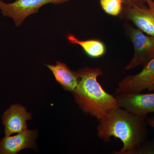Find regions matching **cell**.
<instances>
[{"label": "cell", "mask_w": 154, "mask_h": 154, "mask_svg": "<svg viewBox=\"0 0 154 154\" xmlns=\"http://www.w3.org/2000/svg\"><path fill=\"white\" fill-rule=\"evenodd\" d=\"M31 118V114L25 107L18 104L11 105L2 116L5 135H11L28 129L27 121Z\"/></svg>", "instance_id": "ba28073f"}, {"label": "cell", "mask_w": 154, "mask_h": 154, "mask_svg": "<svg viewBox=\"0 0 154 154\" xmlns=\"http://www.w3.org/2000/svg\"><path fill=\"white\" fill-rule=\"evenodd\" d=\"M146 122L148 125L154 128V121L151 118H147Z\"/></svg>", "instance_id": "9a60e30c"}, {"label": "cell", "mask_w": 154, "mask_h": 154, "mask_svg": "<svg viewBox=\"0 0 154 154\" xmlns=\"http://www.w3.org/2000/svg\"><path fill=\"white\" fill-rule=\"evenodd\" d=\"M115 96L119 107L137 115L154 113V93H123Z\"/></svg>", "instance_id": "8992f818"}, {"label": "cell", "mask_w": 154, "mask_h": 154, "mask_svg": "<svg viewBox=\"0 0 154 154\" xmlns=\"http://www.w3.org/2000/svg\"><path fill=\"white\" fill-rule=\"evenodd\" d=\"M145 8L124 7L121 15L137 28L154 36V0H146Z\"/></svg>", "instance_id": "52a82bcc"}, {"label": "cell", "mask_w": 154, "mask_h": 154, "mask_svg": "<svg viewBox=\"0 0 154 154\" xmlns=\"http://www.w3.org/2000/svg\"><path fill=\"white\" fill-rule=\"evenodd\" d=\"M47 66L65 91L74 92L80 79L78 71L72 70L65 63L59 61H57L55 65H48Z\"/></svg>", "instance_id": "30bf717a"}, {"label": "cell", "mask_w": 154, "mask_h": 154, "mask_svg": "<svg viewBox=\"0 0 154 154\" xmlns=\"http://www.w3.org/2000/svg\"><path fill=\"white\" fill-rule=\"evenodd\" d=\"M127 28L134 49L132 58L124 67V69L130 70L139 66H144L153 59L154 36L130 25H127Z\"/></svg>", "instance_id": "3957f363"}, {"label": "cell", "mask_w": 154, "mask_h": 154, "mask_svg": "<svg viewBox=\"0 0 154 154\" xmlns=\"http://www.w3.org/2000/svg\"><path fill=\"white\" fill-rule=\"evenodd\" d=\"M125 7L145 8L147 6L146 0H122Z\"/></svg>", "instance_id": "5bb4252c"}, {"label": "cell", "mask_w": 154, "mask_h": 154, "mask_svg": "<svg viewBox=\"0 0 154 154\" xmlns=\"http://www.w3.org/2000/svg\"><path fill=\"white\" fill-rule=\"evenodd\" d=\"M147 117V115H135L120 107L113 108L99 120L97 136L106 143L111 141L112 137L121 140L123 147L112 154H131L146 140Z\"/></svg>", "instance_id": "6da1fadb"}, {"label": "cell", "mask_w": 154, "mask_h": 154, "mask_svg": "<svg viewBox=\"0 0 154 154\" xmlns=\"http://www.w3.org/2000/svg\"><path fill=\"white\" fill-rule=\"evenodd\" d=\"M67 39L71 44L78 45L81 46L86 54L91 57H101L104 55L106 51L105 44L99 40H81L71 34H69L67 36Z\"/></svg>", "instance_id": "8fae6325"}, {"label": "cell", "mask_w": 154, "mask_h": 154, "mask_svg": "<svg viewBox=\"0 0 154 154\" xmlns=\"http://www.w3.org/2000/svg\"><path fill=\"white\" fill-rule=\"evenodd\" d=\"M131 154H154V139L144 142L134 150Z\"/></svg>", "instance_id": "4fadbf2b"}, {"label": "cell", "mask_w": 154, "mask_h": 154, "mask_svg": "<svg viewBox=\"0 0 154 154\" xmlns=\"http://www.w3.org/2000/svg\"><path fill=\"white\" fill-rule=\"evenodd\" d=\"M36 132L26 130L14 136H5L0 140V154H16L24 149L34 148Z\"/></svg>", "instance_id": "9c48e42d"}, {"label": "cell", "mask_w": 154, "mask_h": 154, "mask_svg": "<svg viewBox=\"0 0 154 154\" xmlns=\"http://www.w3.org/2000/svg\"><path fill=\"white\" fill-rule=\"evenodd\" d=\"M152 119L154 121V116H153L152 117Z\"/></svg>", "instance_id": "2e32d148"}, {"label": "cell", "mask_w": 154, "mask_h": 154, "mask_svg": "<svg viewBox=\"0 0 154 154\" xmlns=\"http://www.w3.org/2000/svg\"><path fill=\"white\" fill-rule=\"evenodd\" d=\"M78 72L79 81L73 93L83 112L99 121L109 110L119 107L115 97L106 92L97 81L98 77L103 75L101 69L86 67Z\"/></svg>", "instance_id": "7a4b0ae2"}, {"label": "cell", "mask_w": 154, "mask_h": 154, "mask_svg": "<svg viewBox=\"0 0 154 154\" xmlns=\"http://www.w3.org/2000/svg\"><path fill=\"white\" fill-rule=\"evenodd\" d=\"M100 5L105 13L110 16L120 15L123 9L122 0H100Z\"/></svg>", "instance_id": "7c38bea8"}, {"label": "cell", "mask_w": 154, "mask_h": 154, "mask_svg": "<svg viewBox=\"0 0 154 154\" xmlns=\"http://www.w3.org/2000/svg\"><path fill=\"white\" fill-rule=\"evenodd\" d=\"M146 89L154 91V58L138 73L125 77L119 83L116 93H140Z\"/></svg>", "instance_id": "5b68a950"}, {"label": "cell", "mask_w": 154, "mask_h": 154, "mask_svg": "<svg viewBox=\"0 0 154 154\" xmlns=\"http://www.w3.org/2000/svg\"><path fill=\"white\" fill-rule=\"evenodd\" d=\"M70 0H16L8 4L0 0V10L3 16L13 19L19 27L28 16L38 13L42 6L48 4L59 5Z\"/></svg>", "instance_id": "277c9868"}]
</instances>
